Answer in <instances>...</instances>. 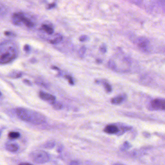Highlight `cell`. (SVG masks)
<instances>
[{"instance_id":"cell-31","label":"cell","mask_w":165,"mask_h":165,"mask_svg":"<svg viewBox=\"0 0 165 165\" xmlns=\"http://www.w3.org/2000/svg\"><path fill=\"white\" fill-rule=\"evenodd\" d=\"M78 163H77V162H75V163H73V162H72V163H71V164H78Z\"/></svg>"},{"instance_id":"cell-9","label":"cell","mask_w":165,"mask_h":165,"mask_svg":"<svg viewBox=\"0 0 165 165\" xmlns=\"http://www.w3.org/2000/svg\"><path fill=\"white\" fill-rule=\"evenodd\" d=\"M41 29V30H43V31L45 32L47 34H49V35L52 34L54 32L53 28L48 25L46 24H43L42 25Z\"/></svg>"},{"instance_id":"cell-11","label":"cell","mask_w":165,"mask_h":165,"mask_svg":"<svg viewBox=\"0 0 165 165\" xmlns=\"http://www.w3.org/2000/svg\"><path fill=\"white\" fill-rule=\"evenodd\" d=\"M62 37L60 34H57L55 36L54 38L53 39L51 40L50 43L52 44H57L62 40Z\"/></svg>"},{"instance_id":"cell-15","label":"cell","mask_w":165,"mask_h":165,"mask_svg":"<svg viewBox=\"0 0 165 165\" xmlns=\"http://www.w3.org/2000/svg\"><path fill=\"white\" fill-rule=\"evenodd\" d=\"M8 137L11 139H16L20 137V134L18 132H10L9 133Z\"/></svg>"},{"instance_id":"cell-26","label":"cell","mask_w":165,"mask_h":165,"mask_svg":"<svg viewBox=\"0 0 165 165\" xmlns=\"http://www.w3.org/2000/svg\"><path fill=\"white\" fill-rule=\"evenodd\" d=\"M24 49L25 51H26V52H29L30 51V47L29 46V45H26L24 47Z\"/></svg>"},{"instance_id":"cell-24","label":"cell","mask_w":165,"mask_h":165,"mask_svg":"<svg viewBox=\"0 0 165 165\" xmlns=\"http://www.w3.org/2000/svg\"><path fill=\"white\" fill-rule=\"evenodd\" d=\"M129 147V144L128 142H126L123 144V146H122V148L121 149L122 150H126V149H128Z\"/></svg>"},{"instance_id":"cell-1","label":"cell","mask_w":165,"mask_h":165,"mask_svg":"<svg viewBox=\"0 0 165 165\" xmlns=\"http://www.w3.org/2000/svg\"><path fill=\"white\" fill-rule=\"evenodd\" d=\"M18 117L26 122L34 124H40L45 122L46 119L44 115L36 112L27 108H18L16 110Z\"/></svg>"},{"instance_id":"cell-6","label":"cell","mask_w":165,"mask_h":165,"mask_svg":"<svg viewBox=\"0 0 165 165\" xmlns=\"http://www.w3.org/2000/svg\"><path fill=\"white\" fill-rule=\"evenodd\" d=\"M39 97L43 100L50 101L51 103L55 101V99H56L55 97L52 94L47 93V92H40Z\"/></svg>"},{"instance_id":"cell-23","label":"cell","mask_w":165,"mask_h":165,"mask_svg":"<svg viewBox=\"0 0 165 165\" xmlns=\"http://www.w3.org/2000/svg\"><path fill=\"white\" fill-rule=\"evenodd\" d=\"M65 77H66V78H67V79H68V81L69 83L70 84H74V81H73V78H72L71 77L67 75V76H65Z\"/></svg>"},{"instance_id":"cell-14","label":"cell","mask_w":165,"mask_h":165,"mask_svg":"<svg viewBox=\"0 0 165 165\" xmlns=\"http://www.w3.org/2000/svg\"><path fill=\"white\" fill-rule=\"evenodd\" d=\"M123 98L122 97H117L116 98H113L112 100V103L115 105H118V104L121 103L123 101Z\"/></svg>"},{"instance_id":"cell-21","label":"cell","mask_w":165,"mask_h":165,"mask_svg":"<svg viewBox=\"0 0 165 165\" xmlns=\"http://www.w3.org/2000/svg\"><path fill=\"white\" fill-rule=\"evenodd\" d=\"M88 39H89V37L86 35H82L79 38V40L81 42H85L88 41Z\"/></svg>"},{"instance_id":"cell-19","label":"cell","mask_w":165,"mask_h":165,"mask_svg":"<svg viewBox=\"0 0 165 165\" xmlns=\"http://www.w3.org/2000/svg\"><path fill=\"white\" fill-rule=\"evenodd\" d=\"M86 48L85 47H82V48L79 49V52H78V54H79V56H81V57L83 56L85 53L86 52Z\"/></svg>"},{"instance_id":"cell-28","label":"cell","mask_w":165,"mask_h":165,"mask_svg":"<svg viewBox=\"0 0 165 165\" xmlns=\"http://www.w3.org/2000/svg\"><path fill=\"white\" fill-rule=\"evenodd\" d=\"M143 135L145 137L148 138V136H147V135H148V136L150 137V135L149 133H147V132H144V133H143Z\"/></svg>"},{"instance_id":"cell-20","label":"cell","mask_w":165,"mask_h":165,"mask_svg":"<svg viewBox=\"0 0 165 165\" xmlns=\"http://www.w3.org/2000/svg\"><path fill=\"white\" fill-rule=\"evenodd\" d=\"M99 49L100 52L103 53H105L107 51V46L106 44H102L100 46V47Z\"/></svg>"},{"instance_id":"cell-7","label":"cell","mask_w":165,"mask_h":165,"mask_svg":"<svg viewBox=\"0 0 165 165\" xmlns=\"http://www.w3.org/2000/svg\"><path fill=\"white\" fill-rule=\"evenodd\" d=\"M104 132L109 134H115L119 132V128L115 125L110 124L107 126L104 130Z\"/></svg>"},{"instance_id":"cell-16","label":"cell","mask_w":165,"mask_h":165,"mask_svg":"<svg viewBox=\"0 0 165 165\" xmlns=\"http://www.w3.org/2000/svg\"><path fill=\"white\" fill-rule=\"evenodd\" d=\"M52 104L54 108L55 109L58 110V109H61L62 108V104H61L59 102H56V101H54L53 102H52Z\"/></svg>"},{"instance_id":"cell-3","label":"cell","mask_w":165,"mask_h":165,"mask_svg":"<svg viewBox=\"0 0 165 165\" xmlns=\"http://www.w3.org/2000/svg\"><path fill=\"white\" fill-rule=\"evenodd\" d=\"M12 18V22L16 26H20L22 24L28 28H32L34 26V23L22 13H14Z\"/></svg>"},{"instance_id":"cell-30","label":"cell","mask_w":165,"mask_h":165,"mask_svg":"<svg viewBox=\"0 0 165 165\" xmlns=\"http://www.w3.org/2000/svg\"><path fill=\"white\" fill-rule=\"evenodd\" d=\"M21 164H22V165H25V164H26V165H30V163H21Z\"/></svg>"},{"instance_id":"cell-27","label":"cell","mask_w":165,"mask_h":165,"mask_svg":"<svg viewBox=\"0 0 165 165\" xmlns=\"http://www.w3.org/2000/svg\"><path fill=\"white\" fill-rule=\"evenodd\" d=\"M4 34L7 36H13V33L12 32H10L7 31L6 32H4Z\"/></svg>"},{"instance_id":"cell-25","label":"cell","mask_w":165,"mask_h":165,"mask_svg":"<svg viewBox=\"0 0 165 165\" xmlns=\"http://www.w3.org/2000/svg\"><path fill=\"white\" fill-rule=\"evenodd\" d=\"M55 6H56V4H55V3H51V4H48V7H47V8L48 9L53 8H55Z\"/></svg>"},{"instance_id":"cell-5","label":"cell","mask_w":165,"mask_h":165,"mask_svg":"<svg viewBox=\"0 0 165 165\" xmlns=\"http://www.w3.org/2000/svg\"><path fill=\"white\" fill-rule=\"evenodd\" d=\"M152 107L156 110H164L165 108V101L164 99L157 98L151 102Z\"/></svg>"},{"instance_id":"cell-13","label":"cell","mask_w":165,"mask_h":165,"mask_svg":"<svg viewBox=\"0 0 165 165\" xmlns=\"http://www.w3.org/2000/svg\"><path fill=\"white\" fill-rule=\"evenodd\" d=\"M22 73L19 71H13L11 73H10L8 75V77L13 78H17L22 77Z\"/></svg>"},{"instance_id":"cell-8","label":"cell","mask_w":165,"mask_h":165,"mask_svg":"<svg viewBox=\"0 0 165 165\" xmlns=\"http://www.w3.org/2000/svg\"><path fill=\"white\" fill-rule=\"evenodd\" d=\"M149 45V41L148 39L145 38H141L139 39L138 41V46L142 49L146 50Z\"/></svg>"},{"instance_id":"cell-29","label":"cell","mask_w":165,"mask_h":165,"mask_svg":"<svg viewBox=\"0 0 165 165\" xmlns=\"http://www.w3.org/2000/svg\"><path fill=\"white\" fill-rule=\"evenodd\" d=\"M97 62H98V63H101V62H102V61H101V60H99V59H98V60H97Z\"/></svg>"},{"instance_id":"cell-18","label":"cell","mask_w":165,"mask_h":165,"mask_svg":"<svg viewBox=\"0 0 165 165\" xmlns=\"http://www.w3.org/2000/svg\"><path fill=\"white\" fill-rule=\"evenodd\" d=\"M104 87H105V90L107 92H112V88L111 85L107 82L104 83Z\"/></svg>"},{"instance_id":"cell-12","label":"cell","mask_w":165,"mask_h":165,"mask_svg":"<svg viewBox=\"0 0 165 165\" xmlns=\"http://www.w3.org/2000/svg\"><path fill=\"white\" fill-rule=\"evenodd\" d=\"M8 13V9L1 2H0V16H4Z\"/></svg>"},{"instance_id":"cell-2","label":"cell","mask_w":165,"mask_h":165,"mask_svg":"<svg viewBox=\"0 0 165 165\" xmlns=\"http://www.w3.org/2000/svg\"><path fill=\"white\" fill-rule=\"evenodd\" d=\"M12 43L4 42L0 47V64H7L17 56V51Z\"/></svg>"},{"instance_id":"cell-17","label":"cell","mask_w":165,"mask_h":165,"mask_svg":"<svg viewBox=\"0 0 165 165\" xmlns=\"http://www.w3.org/2000/svg\"><path fill=\"white\" fill-rule=\"evenodd\" d=\"M55 146V143L53 142H48L45 144L44 147L47 149H52Z\"/></svg>"},{"instance_id":"cell-10","label":"cell","mask_w":165,"mask_h":165,"mask_svg":"<svg viewBox=\"0 0 165 165\" xmlns=\"http://www.w3.org/2000/svg\"><path fill=\"white\" fill-rule=\"evenodd\" d=\"M6 149L10 152H16L18 151L19 147L16 144L10 143L7 145Z\"/></svg>"},{"instance_id":"cell-4","label":"cell","mask_w":165,"mask_h":165,"mask_svg":"<svg viewBox=\"0 0 165 165\" xmlns=\"http://www.w3.org/2000/svg\"><path fill=\"white\" fill-rule=\"evenodd\" d=\"M31 158L32 162L38 164H42L48 162L49 156L47 152L44 151H37L31 153Z\"/></svg>"},{"instance_id":"cell-22","label":"cell","mask_w":165,"mask_h":165,"mask_svg":"<svg viewBox=\"0 0 165 165\" xmlns=\"http://www.w3.org/2000/svg\"><path fill=\"white\" fill-rule=\"evenodd\" d=\"M108 66L112 69L115 70L116 68V66L115 62L112 61H111V60L108 62Z\"/></svg>"},{"instance_id":"cell-32","label":"cell","mask_w":165,"mask_h":165,"mask_svg":"<svg viewBox=\"0 0 165 165\" xmlns=\"http://www.w3.org/2000/svg\"><path fill=\"white\" fill-rule=\"evenodd\" d=\"M2 93L1 92H0V97H1Z\"/></svg>"},{"instance_id":"cell-33","label":"cell","mask_w":165,"mask_h":165,"mask_svg":"<svg viewBox=\"0 0 165 165\" xmlns=\"http://www.w3.org/2000/svg\"><path fill=\"white\" fill-rule=\"evenodd\" d=\"M0 136H1V133H0Z\"/></svg>"}]
</instances>
